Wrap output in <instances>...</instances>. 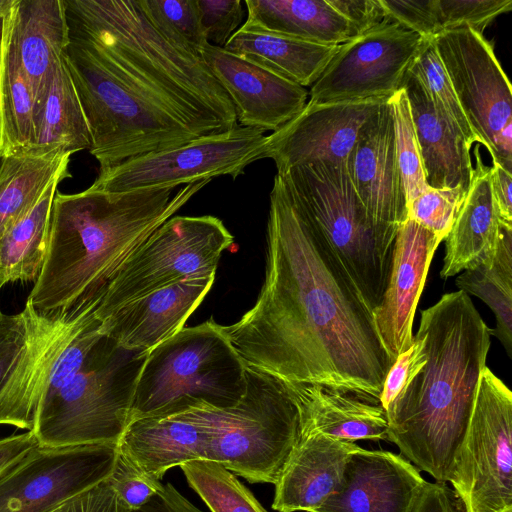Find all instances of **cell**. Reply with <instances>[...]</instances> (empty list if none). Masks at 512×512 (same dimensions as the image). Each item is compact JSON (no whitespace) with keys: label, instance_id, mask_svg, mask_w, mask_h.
<instances>
[{"label":"cell","instance_id":"cell-1","mask_svg":"<svg viewBox=\"0 0 512 512\" xmlns=\"http://www.w3.org/2000/svg\"><path fill=\"white\" fill-rule=\"evenodd\" d=\"M267 243L265 281L256 303L236 323L223 326L245 365L287 382L379 401L394 361L372 310L278 172Z\"/></svg>","mask_w":512,"mask_h":512},{"label":"cell","instance_id":"cell-2","mask_svg":"<svg viewBox=\"0 0 512 512\" xmlns=\"http://www.w3.org/2000/svg\"><path fill=\"white\" fill-rule=\"evenodd\" d=\"M426 363L386 410L387 439L436 482L447 483L491 344L490 328L463 291L421 311Z\"/></svg>","mask_w":512,"mask_h":512},{"label":"cell","instance_id":"cell-3","mask_svg":"<svg viewBox=\"0 0 512 512\" xmlns=\"http://www.w3.org/2000/svg\"><path fill=\"white\" fill-rule=\"evenodd\" d=\"M211 180L174 188L55 194L44 264L27 302L50 312L100 301L125 261Z\"/></svg>","mask_w":512,"mask_h":512},{"label":"cell","instance_id":"cell-4","mask_svg":"<svg viewBox=\"0 0 512 512\" xmlns=\"http://www.w3.org/2000/svg\"><path fill=\"white\" fill-rule=\"evenodd\" d=\"M69 37L101 53L199 136L237 125L234 105L199 54L164 38L138 0H63Z\"/></svg>","mask_w":512,"mask_h":512},{"label":"cell","instance_id":"cell-5","mask_svg":"<svg viewBox=\"0 0 512 512\" xmlns=\"http://www.w3.org/2000/svg\"><path fill=\"white\" fill-rule=\"evenodd\" d=\"M64 61L91 135L100 171L200 137L88 43L71 38Z\"/></svg>","mask_w":512,"mask_h":512},{"label":"cell","instance_id":"cell-6","mask_svg":"<svg viewBox=\"0 0 512 512\" xmlns=\"http://www.w3.org/2000/svg\"><path fill=\"white\" fill-rule=\"evenodd\" d=\"M246 384L244 361L223 326L210 318L182 328L147 352L129 422L175 415L198 406L231 408L242 399Z\"/></svg>","mask_w":512,"mask_h":512},{"label":"cell","instance_id":"cell-7","mask_svg":"<svg viewBox=\"0 0 512 512\" xmlns=\"http://www.w3.org/2000/svg\"><path fill=\"white\" fill-rule=\"evenodd\" d=\"M246 390L227 409H193L207 427L205 460L250 483L275 484L301 434L297 404L287 382L246 366Z\"/></svg>","mask_w":512,"mask_h":512},{"label":"cell","instance_id":"cell-8","mask_svg":"<svg viewBox=\"0 0 512 512\" xmlns=\"http://www.w3.org/2000/svg\"><path fill=\"white\" fill-rule=\"evenodd\" d=\"M146 356L104 335L78 373L38 407L31 430L38 445L118 443Z\"/></svg>","mask_w":512,"mask_h":512},{"label":"cell","instance_id":"cell-9","mask_svg":"<svg viewBox=\"0 0 512 512\" xmlns=\"http://www.w3.org/2000/svg\"><path fill=\"white\" fill-rule=\"evenodd\" d=\"M282 174L296 201L373 310L383 298L390 270L380 257L370 219L347 165L320 162L295 166Z\"/></svg>","mask_w":512,"mask_h":512},{"label":"cell","instance_id":"cell-10","mask_svg":"<svg viewBox=\"0 0 512 512\" xmlns=\"http://www.w3.org/2000/svg\"><path fill=\"white\" fill-rule=\"evenodd\" d=\"M232 244V234L215 216H172L118 270L96 318L102 321L121 306L182 280L215 277L223 251Z\"/></svg>","mask_w":512,"mask_h":512},{"label":"cell","instance_id":"cell-11","mask_svg":"<svg viewBox=\"0 0 512 512\" xmlns=\"http://www.w3.org/2000/svg\"><path fill=\"white\" fill-rule=\"evenodd\" d=\"M95 313L43 314L32 328L22 359L0 397L8 425L31 431L38 407L83 367L104 334Z\"/></svg>","mask_w":512,"mask_h":512},{"label":"cell","instance_id":"cell-12","mask_svg":"<svg viewBox=\"0 0 512 512\" xmlns=\"http://www.w3.org/2000/svg\"><path fill=\"white\" fill-rule=\"evenodd\" d=\"M447 482L466 512L512 508V393L487 366Z\"/></svg>","mask_w":512,"mask_h":512},{"label":"cell","instance_id":"cell-13","mask_svg":"<svg viewBox=\"0 0 512 512\" xmlns=\"http://www.w3.org/2000/svg\"><path fill=\"white\" fill-rule=\"evenodd\" d=\"M467 121L492 158L512 172V88L493 45L469 27L432 36Z\"/></svg>","mask_w":512,"mask_h":512},{"label":"cell","instance_id":"cell-14","mask_svg":"<svg viewBox=\"0 0 512 512\" xmlns=\"http://www.w3.org/2000/svg\"><path fill=\"white\" fill-rule=\"evenodd\" d=\"M266 141L264 132L236 125L186 143L130 158L100 171L92 188L120 193L155 188H175L212 180L236 179L245 168L260 160Z\"/></svg>","mask_w":512,"mask_h":512},{"label":"cell","instance_id":"cell-15","mask_svg":"<svg viewBox=\"0 0 512 512\" xmlns=\"http://www.w3.org/2000/svg\"><path fill=\"white\" fill-rule=\"evenodd\" d=\"M426 38L389 22L350 39L311 86L308 102L391 97L401 89Z\"/></svg>","mask_w":512,"mask_h":512},{"label":"cell","instance_id":"cell-16","mask_svg":"<svg viewBox=\"0 0 512 512\" xmlns=\"http://www.w3.org/2000/svg\"><path fill=\"white\" fill-rule=\"evenodd\" d=\"M118 443L35 445L0 477V512H49L109 478Z\"/></svg>","mask_w":512,"mask_h":512},{"label":"cell","instance_id":"cell-17","mask_svg":"<svg viewBox=\"0 0 512 512\" xmlns=\"http://www.w3.org/2000/svg\"><path fill=\"white\" fill-rule=\"evenodd\" d=\"M346 165L370 219L380 257L391 271L394 241L407 218V203L389 98L361 127Z\"/></svg>","mask_w":512,"mask_h":512},{"label":"cell","instance_id":"cell-18","mask_svg":"<svg viewBox=\"0 0 512 512\" xmlns=\"http://www.w3.org/2000/svg\"><path fill=\"white\" fill-rule=\"evenodd\" d=\"M385 99L307 102L291 121L266 136L261 159H272L278 173L320 162L346 164L361 127Z\"/></svg>","mask_w":512,"mask_h":512},{"label":"cell","instance_id":"cell-19","mask_svg":"<svg viewBox=\"0 0 512 512\" xmlns=\"http://www.w3.org/2000/svg\"><path fill=\"white\" fill-rule=\"evenodd\" d=\"M200 55L230 97L239 126L276 132L308 102L309 91L305 87L222 47L207 44Z\"/></svg>","mask_w":512,"mask_h":512},{"label":"cell","instance_id":"cell-20","mask_svg":"<svg viewBox=\"0 0 512 512\" xmlns=\"http://www.w3.org/2000/svg\"><path fill=\"white\" fill-rule=\"evenodd\" d=\"M444 240L406 218L397 232L388 282L372 310L378 335L391 359L413 343V321L434 253Z\"/></svg>","mask_w":512,"mask_h":512},{"label":"cell","instance_id":"cell-21","mask_svg":"<svg viewBox=\"0 0 512 512\" xmlns=\"http://www.w3.org/2000/svg\"><path fill=\"white\" fill-rule=\"evenodd\" d=\"M426 482L401 455L357 446L339 488L312 512H412Z\"/></svg>","mask_w":512,"mask_h":512},{"label":"cell","instance_id":"cell-22","mask_svg":"<svg viewBox=\"0 0 512 512\" xmlns=\"http://www.w3.org/2000/svg\"><path fill=\"white\" fill-rule=\"evenodd\" d=\"M213 282L189 278L129 302L100 321L101 332L125 349L148 352L184 328Z\"/></svg>","mask_w":512,"mask_h":512},{"label":"cell","instance_id":"cell-23","mask_svg":"<svg viewBox=\"0 0 512 512\" xmlns=\"http://www.w3.org/2000/svg\"><path fill=\"white\" fill-rule=\"evenodd\" d=\"M4 38L31 86L34 116L70 42L63 0H15L4 21Z\"/></svg>","mask_w":512,"mask_h":512},{"label":"cell","instance_id":"cell-24","mask_svg":"<svg viewBox=\"0 0 512 512\" xmlns=\"http://www.w3.org/2000/svg\"><path fill=\"white\" fill-rule=\"evenodd\" d=\"M358 445L301 428L275 485L272 509L312 512L339 488L346 459Z\"/></svg>","mask_w":512,"mask_h":512},{"label":"cell","instance_id":"cell-25","mask_svg":"<svg viewBox=\"0 0 512 512\" xmlns=\"http://www.w3.org/2000/svg\"><path fill=\"white\" fill-rule=\"evenodd\" d=\"M207 427L194 409L166 417L131 421L119 452L149 478L161 481L171 468L205 460Z\"/></svg>","mask_w":512,"mask_h":512},{"label":"cell","instance_id":"cell-26","mask_svg":"<svg viewBox=\"0 0 512 512\" xmlns=\"http://www.w3.org/2000/svg\"><path fill=\"white\" fill-rule=\"evenodd\" d=\"M287 385L299 410L301 428L349 442L387 439L386 411L379 401L318 384Z\"/></svg>","mask_w":512,"mask_h":512},{"label":"cell","instance_id":"cell-27","mask_svg":"<svg viewBox=\"0 0 512 512\" xmlns=\"http://www.w3.org/2000/svg\"><path fill=\"white\" fill-rule=\"evenodd\" d=\"M476 166L466 197L445 237L443 279L480 265H491L500 222L491 185V167L483 164L475 149Z\"/></svg>","mask_w":512,"mask_h":512},{"label":"cell","instance_id":"cell-28","mask_svg":"<svg viewBox=\"0 0 512 512\" xmlns=\"http://www.w3.org/2000/svg\"><path fill=\"white\" fill-rule=\"evenodd\" d=\"M401 88L410 104L428 186L468 191L474 173L471 148L437 112L424 86L410 71Z\"/></svg>","mask_w":512,"mask_h":512},{"label":"cell","instance_id":"cell-29","mask_svg":"<svg viewBox=\"0 0 512 512\" xmlns=\"http://www.w3.org/2000/svg\"><path fill=\"white\" fill-rule=\"evenodd\" d=\"M339 47L241 26L223 48L306 88L317 81Z\"/></svg>","mask_w":512,"mask_h":512},{"label":"cell","instance_id":"cell-30","mask_svg":"<svg viewBox=\"0 0 512 512\" xmlns=\"http://www.w3.org/2000/svg\"><path fill=\"white\" fill-rule=\"evenodd\" d=\"M244 4L245 28L326 45L353 38L348 22L327 0H246Z\"/></svg>","mask_w":512,"mask_h":512},{"label":"cell","instance_id":"cell-31","mask_svg":"<svg viewBox=\"0 0 512 512\" xmlns=\"http://www.w3.org/2000/svg\"><path fill=\"white\" fill-rule=\"evenodd\" d=\"M28 154H73L91 147L89 127L64 58L56 64L42 104L34 113Z\"/></svg>","mask_w":512,"mask_h":512},{"label":"cell","instance_id":"cell-32","mask_svg":"<svg viewBox=\"0 0 512 512\" xmlns=\"http://www.w3.org/2000/svg\"><path fill=\"white\" fill-rule=\"evenodd\" d=\"M51 182L36 204L0 237V289L16 281H36L44 264L52 206L58 184Z\"/></svg>","mask_w":512,"mask_h":512},{"label":"cell","instance_id":"cell-33","mask_svg":"<svg viewBox=\"0 0 512 512\" xmlns=\"http://www.w3.org/2000/svg\"><path fill=\"white\" fill-rule=\"evenodd\" d=\"M71 154L10 155L0 167V237L39 200L59 176L71 177Z\"/></svg>","mask_w":512,"mask_h":512},{"label":"cell","instance_id":"cell-34","mask_svg":"<svg viewBox=\"0 0 512 512\" xmlns=\"http://www.w3.org/2000/svg\"><path fill=\"white\" fill-rule=\"evenodd\" d=\"M455 285L490 307L496 318V327L490 328V334L498 338L512 358V227L500 225L492 264L463 271Z\"/></svg>","mask_w":512,"mask_h":512},{"label":"cell","instance_id":"cell-35","mask_svg":"<svg viewBox=\"0 0 512 512\" xmlns=\"http://www.w3.org/2000/svg\"><path fill=\"white\" fill-rule=\"evenodd\" d=\"M34 98L29 81L10 44L0 47V152L28 154L34 143Z\"/></svg>","mask_w":512,"mask_h":512},{"label":"cell","instance_id":"cell-36","mask_svg":"<svg viewBox=\"0 0 512 512\" xmlns=\"http://www.w3.org/2000/svg\"><path fill=\"white\" fill-rule=\"evenodd\" d=\"M180 468L211 512H267L236 475L222 465L193 460Z\"/></svg>","mask_w":512,"mask_h":512},{"label":"cell","instance_id":"cell-37","mask_svg":"<svg viewBox=\"0 0 512 512\" xmlns=\"http://www.w3.org/2000/svg\"><path fill=\"white\" fill-rule=\"evenodd\" d=\"M409 71L415 75L427 91L435 109L452 130L471 148L479 143L460 106L432 37H427Z\"/></svg>","mask_w":512,"mask_h":512},{"label":"cell","instance_id":"cell-38","mask_svg":"<svg viewBox=\"0 0 512 512\" xmlns=\"http://www.w3.org/2000/svg\"><path fill=\"white\" fill-rule=\"evenodd\" d=\"M155 29L173 44L199 54L205 38L197 0H138Z\"/></svg>","mask_w":512,"mask_h":512},{"label":"cell","instance_id":"cell-39","mask_svg":"<svg viewBox=\"0 0 512 512\" xmlns=\"http://www.w3.org/2000/svg\"><path fill=\"white\" fill-rule=\"evenodd\" d=\"M389 101L393 113L396 157L408 205L429 186L405 90H398Z\"/></svg>","mask_w":512,"mask_h":512},{"label":"cell","instance_id":"cell-40","mask_svg":"<svg viewBox=\"0 0 512 512\" xmlns=\"http://www.w3.org/2000/svg\"><path fill=\"white\" fill-rule=\"evenodd\" d=\"M467 192L461 187H428L408 203L407 217L445 239Z\"/></svg>","mask_w":512,"mask_h":512},{"label":"cell","instance_id":"cell-41","mask_svg":"<svg viewBox=\"0 0 512 512\" xmlns=\"http://www.w3.org/2000/svg\"><path fill=\"white\" fill-rule=\"evenodd\" d=\"M439 33L469 27L483 34L499 15L512 9V0H436Z\"/></svg>","mask_w":512,"mask_h":512},{"label":"cell","instance_id":"cell-42","mask_svg":"<svg viewBox=\"0 0 512 512\" xmlns=\"http://www.w3.org/2000/svg\"><path fill=\"white\" fill-rule=\"evenodd\" d=\"M34 317L35 309L28 303L18 314L0 312V396L23 356Z\"/></svg>","mask_w":512,"mask_h":512},{"label":"cell","instance_id":"cell-43","mask_svg":"<svg viewBox=\"0 0 512 512\" xmlns=\"http://www.w3.org/2000/svg\"><path fill=\"white\" fill-rule=\"evenodd\" d=\"M197 2L207 42L223 48L242 26L243 2L240 0H197Z\"/></svg>","mask_w":512,"mask_h":512},{"label":"cell","instance_id":"cell-44","mask_svg":"<svg viewBox=\"0 0 512 512\" xmlns=\"http://www.w3.org/2000/svg\"><path fill=\"white\" fill-rule=\"evenodd\" d=\"M118 498L130 510L144 506L157 492L161 481L143 474L118 451L114 469L107 478Z\"/></svg>","mask_w":512,"mask_h":512},{"label":"cell","instance_id":"cell-45","mask_svg":"<svg viewBox=\"0 0 512 512\" xmlns=\"http://www.w3.org/2000/svg\"><path fill=\"white\" fill-rule=\"evenodd\" d=\"M391 22L423 37L439 33L436 0H381Z\"/></svg>","mask_w":512,"mask_h":512},{"label":"cell","instance_id":"cell-46","mask_svg":"<svg viewBox=\"0 0 512 512\" xmlns=\"http://www.w3.org/2000/svg\"><path fill=\"white\" fill-rule=\"evenodd\" d=\"M426 361L424 341L419 334H416L412 345L396 358L386 375L379 399L385 411Z\"/></svg>","mask_w":512,"mask_h":512},{"label":"cell","instance_id":"cell-47","mask_svg":"<svg viewBox=\"0 0 512 512\" xmlns=\"http://www.w3.org/2000/svg\"><path fill=\"white\" fill-rule=\"evenodd\" d=\"M348 22L353 38L391 22L381 0H327Z\"/></svg>","mask_w":512,"mask_h":512},{"label":"cell","instance_id":"cell-48","mask_svg":"<svg viewBox=\"0 0 512 512\" xmlns=\"http://www.w3.org/2000/svg\"><path fill=\"white\" fill-rule=\"evenodd\" d=\"M49 512H130L108 480L63 501Z\"/></svg>","mask_w":512,"mask_h":512},{"label":"cell","instance_id":"cell-49","mask_svg":"<svg viewBox=\"0 0 512 512\" xmlns=\"http://www.w3.org/2000/svg\"><path fill=\"white\" fill-rule=\"evenodd\" d=\"M412 512H466L464 504L447 483L426 482Z\"/></svg>","mask_w":512,"mask_h":512},{"label":"cell","instance_id":"cell-50","mask_svg":"<svg viewBox=\"0 0 512 512\" xmlns=\"http://www.w3.org/2000/svg\"><path fill=\"white\" fill-rule=\"evenodd\" d=\"M130 512H203L171 483H161L155 495L141 508Z\"/></svg>","mask_w":512,"mask_h":512},{"label":"cell","instance_id":"cell-51","mask_svg":"<svg viewBox=\"0 0 512 512\" xmlns=\"http://www.w3.org/2000/svg\"><path fill=\"white\" fill-rule=\"evenodd\" d=\"M491 185L500 225L512 227V172L498 164H492Z\"/></svg>","mask_w":512,"mask_h":512},{"label":"cell","instance_id":"cell-52","mask_svg":"<svg viewBox=\"0 0 512 512\" xmlns=\"http://www.w3.org/2000/svg\"><path fill=\"white\" fill-rule=\"evenodd\" d=\"M38 442L31 431L0 439V477L12 469Z\"/></svg>","mask_w":512,"mask_h":512},{"label":"cell","instance_id":"cell-53","mask_svg":"<svg viewBox=\"0 0 512 512\" xmlns=\"http://www.w3.org/2000/svg\"><path fill=\"white\" fill-rule=\"evenodd\" d=\"M4 21L5 19L0 17V47L3 41V35H4Z\"/></svg>","mask_w":512,"mask_h":512},{"label":"cell","instance_id":"cell-54","mask_svg":"<svg viewBox=\"0 0 512 512\" xmlns=\"http://www.w3.org/2000/svg\"><path fill=\"white\" fill-rule=\"evenodd\" d=\"M2 161H3V156L1 155V152H0V167H1Z\"/></svg>","mask_w":512,"mask_h":512},{"label":"cell","instance_id":"cell-55","mask_svg":"<svg viewBox=\"0 0 512 512\" xmlns=\"http://www.w3.org/2000/svg\"><path fill=\"white\" fill-rule=\"evenodd\" d=\"M503 512H512V508H509V509H507V510H505Z\"/></svg>","mask_w":512,"mask_h":512}]
</instances>
